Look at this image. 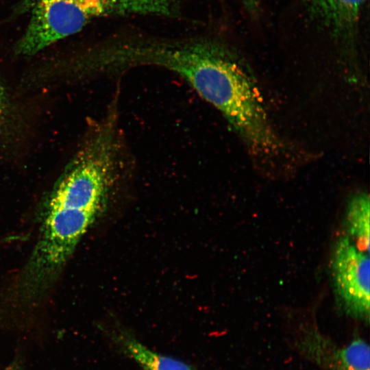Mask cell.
<instances>
[{
  "mask_svg": "<svg viewBox=\"0 0 370 370\" xmlns=\"http://www.w3.org/2000/svg\"><path fill=\"white\" fill-rule=\"evenodd\" d=\"M181 11L180 0H34L16 51L21 55H34L99 18H175Z\"/></svg>",
  "mask_w": 370,
  "mask_h": 370,
  "instance_id": "1",
  "label": "cell"
},
{
  "mask_svg": "<svg viewBox=\"0 0 370 370\" xmlns=\"http://www.w3.org/2000/svg\"><path fill=\"white\" fill-rule=\"evenodd\" d=\"M369 254L349 236H343L335 243L331 261L338 301L347 315L366 323L369 321L370 306Z\"/></svg>",
  "mask_w": 370,
  "mask_h": 370,
  "instance_id": "2",
  "label": "cell"
},
{
  "mask_svg": "<svg viewBox=\"0 0 370 370\" xmlns=\"http://www.w3.org/2000/svg\"><path fill=\"white\" fill-rule=\"evenodd\" d=\"M296 347L308 360L325 370H370L369 344L360 338L340 347L316 328L304 329Z\"/></svg>",
  "mask_w": 370,
  "mask_h": 370,
  "instance_id": "3",
  "label": "cell"
},
{
  "mask_svg": "<svg viewBox=\"0 0 370 370\" xmlns=\"http://www.w3.org/2000/svg\"><path fill=\"white\" fill-rule=\"evenodd\" d=\"M366 0H308L310 12L337 38L353 34Z\"/></svg>",
  "mask_w": 370,
  "mask_h": 370,
  "instance_id": "4",
  "label": "cell"
},
{
  "mask_svg": "<svg viewBox=\"0 0 370 370\" xmlns=\"http://www.w3.org/2000/svg\"><path fill=\"white\" fill-rule=\"evenodd\" d=\"M370 203L368 193H358L352 197L345 213V225L348 236L361 250L369 254Z\"/></svg>",
  "mask_w": 370,
  "mask_h": 370,
  "instance_id": "5",
  "label": "cell"
},
{
  "mask_svg": "<svg viewBox=\"0 0 370 370\" xmlns=\"http://www.w3.org/2000/svg\"><path fill=\"white\" fill-rule=\"evenodd\" d=\"M119 341L125 352L144 370H196L183 361L149 349L128 335L121 336Z\"/></svg>",
  "mask_w": 370,
  "mask_h": 370,
  "instance_id": "6",
  "label": "cell"
},
{
  "mask_svg": "<svg viewBox=\"0 0 370 370\" xmlns=\"http://www.w3.org/2000/svg\"><path fill=\"white\" fill-rule=\"evenodd\" d=\"M4 370H24L19 357L16 358Z\"/></svg>",
  "mask_w": 370,
  "mask_h": 370,
  "instance_id": "7",
  "label": "cell"
},
{
  "mask_svg": "<svg viewBox=\"0 0 370 370\" xmlns=\"http://www.w3.org/2000/svg\"><path fill=\"white\" fill-rule=\"evenodd\" d=\"M245 7L250 12L256 10L258 5V0H242Z\"/></svg>",
  "mask_w": 370,
  "mask_h": 370,
  "instance_id": "8",
  "label": "cell"
},
{
  "mask_svg": "<svg viewBox=\"0 0 370 370\" xmlns=\"http://www.w3.org/2000/svg\"><path fill=\"white\" fill-rule=\"evenodd\" d=\"M3 99H3V90H2V87H1V83H0V112L2 110L3 104Z\"/></svg>",
  "mask_w": 370,
  "mask_h": 370,
  "instance_id": "9",
  "label": "cell"
}]
</instances>
